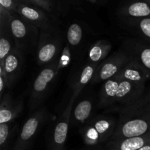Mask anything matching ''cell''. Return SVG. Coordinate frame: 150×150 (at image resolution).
<instances>
[{"instance_id":"cell-18","label":"cell","mask_w":150,"mask_h":150,"mask_svg":"<svg viewBox=\"0 0 150 150\" xmlns=\"http://www.w3.org/2000/svg\"><path fill=\"white\" fill-rule=\"evenodd\" d=\"M92 109V104L88 100L79 103L74 110V118L79 122H84L90 116Z\"/></svg>"},{"instance_id":"cell-5","label":"cell","mask_w":150,"mask_h":150,"mask_svg":"<svg viewBox=\"0 0 150 150\" xmlns=\"http://www.w3.org/2000/svg\"><path fill=\"white\" fill-rule=\"evenodd\" d=\"M150 132V116L136 117L126 121L114 135V141L142 136Z\"/></svg>"},{"instance_id":"cell-2","label":"cell","mask_w":150,"mask_h":150,"mask_svg":"<svg viewBox=\"0 0 150 150\" xmlns=\"http://www.w3.org/2000/svg\"><path fill=\"white\" fill-rule=\"evenodd\" d=\"M10 27L16 46L19 49H28L36 44L37 27L18 14H10Z\"/></svg>"},{"instance_id":"cell-9","label":"cell","mask_w":150,"mask_h":150,"mask_svg":"<svg viewBox=\"0 0 150 150\" xmlns=\"http://www.w3.org/2000/svg\"><path fill=\"white\" fill-rule=\"evenodd\" d=\"M37 28L46 30L51 28V21L45 12L35 5L20 4L16 13Z\"/></svg>"},{"instance_id":"cell-4","label":"cell","mask_w":150,"mask_h":150,"mask_svg":"<svg viewBox=\"0 0 150 150\" xmlns=\"http://www.w3.org/2000/svg\"><path fill=\"white\" fill-rule=\"evenodd\" d=\"M59 64L57 62L52 63L42 70L35 79L32 88V100L33 102V107H35L38 103L40 102L48 89L54 81L59 71Z\"/></svg>"},{"instance_id":"cell-12","label":"cell","mask_w":150,"mask_h":150,"mask_svg":"<svg viewBox=\"0 0 150 150\" xmlns=\"http://www.w3.org/2000/svg\"><path fill=\"white\" fill-rule=\"evenodd\" d=\"M150 143V132L142 136L114 141L108 146V150H138Z\"/></svg>"},{"instance_id":"cell-11","label":"cell","mask_w":150,"mask_h":150,"mask_svg":"<svg viewBox=\"0 0 150 150\" xmlns=\"http://www.w3.org/2000/svg\"><path fill=\"white\" fill-rule=\"evenodd\" d=\"M149 76L150 73L145 70L139 62H130L127 63L114 78L144 85V83Z\"/></svg>"},{"instance_id":"cell-13","label":"cell","mask_w":150,"mask_h":150,"mask_svg":"<svg viewBox=\"0 0 150 150\" xmlns=\"http://www.w3.org/2000/svg\"><path fill=\"white\" fill-rule=\"evenodd\" d=\"M120 13L127 17L150 18V1L147 0L133 1L122 8Z\"/></svg>"},{"instance_id":"cell-28","label":"cell","mask_w":150,"mask_h":150,"mask_svg":"<svg viewBox=\"0 0 150 150\" xmlns=\"http://www.w3.org/2000/svg\"><path fill=\"white\" fill-rule=\"evenodd\" d=\"M88 1H89L90 2H92V3H96L97 0H88Z\"/></svg>"},{"instance_id":"cell-26","label":"cell","mask_w":150,"mask_h":150,"mask_svg":"<svg viewBox=\"0 0 150 150\" xmlns=\"http://www.w3.org/2000/svg\"><path fill=\"white\" fill-rule=\"evenodd\" d=\"M21 4H29V5H33L31 2L30 0H18Z\"/></svg>"},{"instance_id":"cell-1","label":"cell","mask_w":150,"mask_h":150,"mask_svg":"<svg viewBox=\"0 0 150 150\" xmlns=\"http://www.w3.org/2000/svg\"><path fill=\"white\" fill-rule=\"evenodd\" d=\"M144 88L143 84L113 78L105 81L103 86L100 105L108 106L116 103H131L140 96Z\"/></svg>"},{"instance_id":"cell-23","label":"cell","mask_w":150,"mask_h":150,"mask_svg":"<svg viewBox=\"0 0 150 150\" xmlns=\"http://www.w3.org/2000/svg\"><path fill=\"white\" fill-rule=\"evenodd\" d=\"M138 26L144 35L150 40V18L138 19Z\"/></svg>"},{"instance_id":"cell-29","label":"cell","mask_w":150,"mask_h":150,"mask_svg":"<svg viewBox=\"0 0 150 150\" xmlns=\"http://www.w3.org/2000/svg\"><path fill=\"white\" fill-rule=\"evenodd\" d=\"M147 1H150V0H147Z\"/></svg>"},{"instance_id":"cell-27","label":"cell","mask_w":150,"mask_h":150,"mask_svg":"<svg viewBox=\"0 0 150 150\" xmlns=\"http://www.w3.org/2000/svg\"><path fill=\"white\" fill-rule=\"evenodd\" d=\"M138 150H150V143L147 144L145 145V146H144L143 147L140 148V149Z\"/></svg>"},{"instance_id":"cell-16","label":"cell","mask_w":150,"mask_h":150,"mask_svg":"<svg viewBox=\"0 0 150 150\" xmlns=\"http://www.w3.org/2000/svg\"><path fill=\"white\" fill-rule=\"evenodd\" d=\"M98 64H92L86 66L82 70L80 76L79 78L77 83L75 86L74 94L78 96L81 89L92 80L94 78L97 68H98Z\"/></svg>"},{"instance_id":"cell-3","label":"cell","mask_w":150,"mask_h":150,"mask_svg":"<svg viewBox=\"0 0 150 150\" xmlns=\"http://www.w3.org/2000/svg\"><path fill=\"white\" fill-rule=\"evenodd\" d=\"M45 111L40 110L33 114L23 125L13 150H28L34 138L45 121Z\"/></svg>"},{"instance_id":"cell-22","label":"cell","mask_w":150,"mask_h":150,"mask_svg":"<svg viewBox=\"0 0 150 150\" xmlns=\"http://www.w3.org/2000/svg\"><path fill=\"white\" fill-rule=\"evenodd\" d=\"M21 3L18 0H0V7L4 8L11 14L16 13Z\"/></svg>"},{"instance_id":"cell-14","label":"cell","mask_w":150,"mask_h":150,"mask_svg":"<svg viewBox=\"0 0 150 150\" xmlns=\"http://www.w3.org/2000/svg\"><path fill=\"white\" fill-rule=\"evenodd\" d=\"M21 110V105L13 102L9 95L2 99L0 108V124L8 123L18 116Z\"/></svg>"},{"instance_id":"cell-21","label":"cell","mask_w":150,"mask_h":150,"mask_svg":"<svg viewBox=\"0 0 150 150\" xmlns=\"http://www.w3.org/2000/svg\"><path fill=\"white\" fill-rule=\"evenodd\" d=\"M139 64L150 73V47H144L139 53Z\"/></svg>"},{"instance_id":"cell-8","label":"cell","mask_w":150,"mask_h":150,"mask_svg":"<svg viewBox=\"0 0 150 150\" xmlns=\"http://www.w3.org/2000/svg\"><path fill=\"white\" fill-rule=\"evenodd\" d=\"M114 128V123L108 119L100 118L91 124L85 131L84 140L87 144L93 145L109 137Z\"/></svg>"},{"instance_id":"cell-19","label":"cell","mask_w":150,"mask_h":150,"mask_svg":"<svg viewBox=\"0 0 150 150\" xmlns=\"http://www.w3.org/2000/svg\"><path fill=\"white\" fill-rule=\"evenodd\" d=\"M83 36V31L80 25L78 23H73L68 28L67 33V40L72 46L78 45L81 41Z\"/></svg>"},{"instance_id":"cell-10","label":"cell","mask_w":150,"mask_h":150,"mask_svg":"<svg viewBox=\"0 0 150 150\" xmlns=\"http://www.w3.org/2000/svg\"><path fill=\"white\" fill-rule=\"evenodd\" d=\"M76 97H77V95L73 94V97L70 99V103L67 105V108H65L64 113L60 118L59 122L57 123L55 127V130L54 132V139H53L55 150H59L62 147V146L66 142L72 108H73V103H74Z\"/></svg>"},{"instance_id":"cell-24","label":"cell","mask_w":150,"mask_h":150,"mask_svg":"<svg viewBox=\"0 0 150 150\" xmlns=\"http://www.w3.org/2000/svg\"><path fill=\"white\" fill-rule=\"evenodd\" d=\"M33 5L40 7L42 10L51 12L53 10V2L51 0H30Z\"/></svg>"},{"instance_id":"cell-25","label":"cell","mask_w":150,"mask_h":150,"mask_svg":"<svg viewBox=\"0 0 150 150\" xmlns=\"http://www.w3.org/2000/svg\"><path fill=\"white\" fill-rule=\"evenodd\" d=\"M6 85H7V83H6L5 78L3 74L2 70H0V93H1V98H2L3 90H4V86H6Z\"/></svg>"},{"instance_id":"cell-15","label":"cell","mask_w":150,"mask_h":150,"mask_svg":"<svg viewBox=\"0 0 150 150\" xmlns=\"http://www.w3.org/2000/svg\"><path fill=\"white\" fill-rule=\"evenodd\" d=\"M60 45L58 40L49 41L42 44L38 49V60L40 64L51 62L59 51Z\"/></svg>"},{"instance_id":"cell-17","label":"cell","mask_w":150,"mask_h":150,"mask_svg":"<svg viewBox=\"0 0 150 150\" xmlns=\"http://www.w3.org/2000/svg\"><path fill=\"white\" fill-rule=\"evenodd\" d=\"M111 45L104 41H99L89 51V58L93 64H98L104 59L111 50Z\"/></svg>"},{"instance_id":"cell-7","label":"cell","mask_w":150,"mask_h":150,"mask_svg":"<svg viewBox=\"0 0 150 150\" xmlns=\"http://www.w3.org/2000/svg\"><path fill=\"white\" fill-rule=\"evenodd\" d=\"M128 62L127 58L124 54L114 55L112 58L105 60L103 64H100L95 72L93 81H107L117 76Z\"/></svg>"},{"instance_id":"cell-20","label":"cell","mask_w":150,"mask_h":150,"mask_svg":"<svg viewBox=\"0 0 150 150\" xmlns=\"http://www.w3.org/2000/svg\"><path fill=\"white\" fill-rule=\"evenodd\" d=\"M10 136V127L7 123L0 124V147L1 150L7 149V142Z\"/></svg>"},{"instance_id":"cell-6","label":"cell","mask_w":150,"mask_h":150,"mask_svg":"<svg viewBox=\"0 0 150 150\" xmlns=\"http://www.w3.org/2000/svg\"><path fill=\"white\" fill-rule=\"evenodd\" d=\"M23 64V57L22 51L18 47H14L4 59L2 64H0V70H2L7 86H11L17 79L22 70Z\"/></svg>"}]
</instances>
